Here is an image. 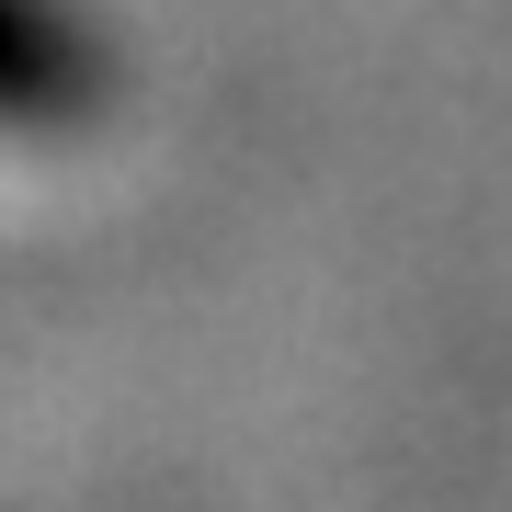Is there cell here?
<instances>
[{"label":"cell","instance_id":"cell-1","mask_svg":"<svg viewBox=\"0 0 512 512\" xmlns=\"http://www.w3.org/2000/svg\"><path fill=\"white\" fill-rule=\"evenodd\" d=\"M114 103V57L69 0H0V137H69Z\"/></svg>","mask_w":512,"mask_h":512}]
</instances>
